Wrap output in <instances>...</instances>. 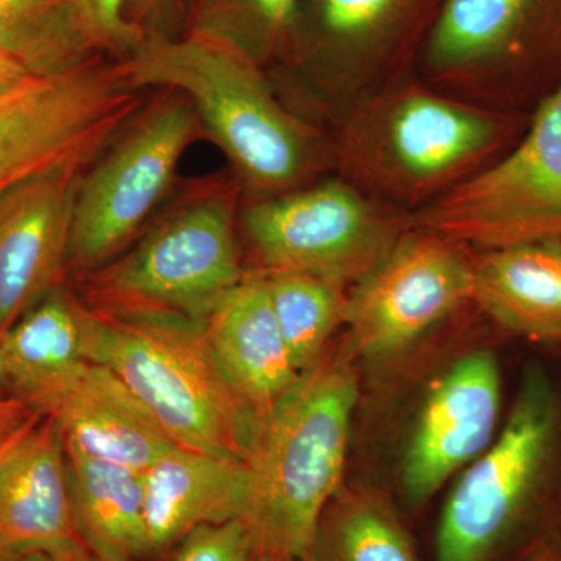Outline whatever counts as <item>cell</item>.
I'll return each instance as SVG.
<instances>
[{
  "instance_id": "cell-1",
  "label": "cell",
  "mask_w": 561,
  "mask_h": 561,
  "mask_svg": "<svg viewBox=\"0 0 561 561\" xmlns=\"http://www.w3.org/2000/svg\"><path fill=\"white\" fill-rule=\"evenodd\" d=\"M530 117L461 101L409 76L334 122L332 168L375 201L413 214L504 157Z\"/></svg>"
},
{
  "instance_id": "cell-2",
  "label": "cell",
  "mask_w": 561,
  "mask_h": 561,
  "mask_svg": "<svg viewBox=\"0 0 561 561\" xmlns=\"http://www.w3.org/2000/svg\"><path fill=\"white\" fill-rule=\"evenodd\" d=\"M348 353H324L262 420L242 519L254 556L305 561L324 508L341 490L359 397Z\"/></svg>"
},
{
  "instance_id": "cell-3",
  "label": "cell",
  "mask_w": 561,
  "mask_h": 561,
  "mask_svg": "<svg viewBox=\"0 0 561 561\" xmlns=\"http://www.w3.org/2000/svg\"><path fill=\"white\" fill-rule=\"evenodd\" d=\"M133 87L186 92L213 138L254 190L294 191L321 164H331L330 142L280 105L256 62L234 41L216 32L184 39L154 38L121 66Z\"/></svg>"
},
{
  "instance_id": "cell-4",
  "label": "cell",
  "mask_w": 561,
  "mask_h": 561,
  "mask_svg": "<svg viewBox=\"0 0 561 561\" xmlns=\"http://www.w3.org/2000/svg\"><path fill=\"white\" fill-rule=\"evenodd\" d=\"M88 360L113 371L180 446L249 463L261 430L217 360L203 320L87 308Z\"/></svg>"
},
{
  "instance_id": "cell-5",
  "label": "cell",
  "mask_w": 561,
  "mask_h": 561,
  "mask_svg": "<svg viewBox=\"0 0 561 561\" xmlns=\"http://www.w3.org/2000/svg\"><path fill=\"white\" fill-rule=\"evenodd\" d=\"M419 70L453 98L531 114L561 84V0H442Z\"/></svg>"
},
{
  "instance_id": "cell-6",
  "label": "cell",
  "mask_w": 561,
  "mask_h": 561,
  "mask_svg": "<svg viewBox=\"0 0 561 561\" xmlns=\"http://www.w3.org/2000/svg\"><path fill=\"white\" fill-rule=\"evenodd\" d=\"M559 437V402L540 371L526 375L505 426L463 470L437 534L438 561H486L529 518Z\"/></svg>"
},
{
  "instance_id": "cell-7",
  "label": "cell",
  "mask_w": 561,
  "mask_h": 561,
  "mask_svg": "<svg viewBox=\"0 0 561 561\" xmlns=\"http://www.w3.org/2000/svg\"><path fill=\"white\" fill-rule=\"evenodd\" d=\"M267 273L302 272L353 286L412 230L411 214L375 201L342 176L273 195L243 214Z\"/></svg>"
},
{
  "instance_id": "cell-8",
  "label": "cell",
  "mask_w": 561,
  "mask_h": 561,
  "mask_svg": "<svg viewBox=\"0 0 561 561\" xmlns=\"http://www.w3.org/2000/svg\"><path fill=\"white\" fill-rule=\"evenodd\" d=\"M411 224L478 250L561 239V84L504 157L415 210Z\"/></svg>"
},
{
  "instance_id": "cell-9",
  "label": "cell",
  "mask_w": 561,
  "mask_h": 561,
  "mask_svg": "<svg viewBox=\"0 0 561 561\" xmlns=\"http://www.w3.org/2000/svg\"><path fill=\"white\" fill-rule=\"evenodd\" d=\"M139 105V88L121 66L91 61L3 92L0 194L41 173L87 168Z\"/></svg>"
},
{
  "instance_id": "cell-10",
  "label": "cell",
  "mask_w": 561,
  "mask_h": 561,
  "mask_svg": "<svg viewBox=\"0 0 561 561\" xmlns=\"http://www.w3.org/2000/svg\"><path fill=\"white\" fill-rule=\"evenodd\" d=\"M232 209L230 198L216 197L180 210L127 257L95 276V311L205 320L243 279Z\"/></svg>"
},
{
  "instance_id": "cell-11",
  "label": "cell",
  "mask_w": 561,
  "mask_h": 561,
  "mask_svg": "<svg viewBox=\"0 0 561 561\" xmlns=\"http://www.w3.org/2000/svg\"><path fill=\"white\" fill-rule=\"evenodd\" d=\"M463 243L413 228L346 291L351 353L379 360L411 348L472 302V254Z\"/></svg>"
},
{
  "instance_id": "cell-12",
  "label": "cell",
  "mask_w": 561,
  "mask_h": 561,
  "mask_svg": "<svg viewBox=\"0 0 561 561\" xmlns=\"http://www.w3.org/2000/svg\"><path fill=\"white\" fill-rule=\"evenodd\" d=\"M192 111L191 103H165L131 128L81 181L70 232V267H98L149 216L190 144Z\"/></svg>"
},
{
  "instance_id": "cell-13",
  "label": "cell",
  "mask_w": 561,
  "mask_h": 561,
  "mask_svg": "<svg viewBox=\"0 0 561 561\" xmlns=\"http://www.w3.org/2000/svg\"><path fill=\"white\" fill-rule=\"evenodd\" d=\"M442 0H317L321 103L339 121L412 76Z\"/></svg>"
},
{
  "instance_id": "cell-14",
  "label": "cell",
  "mask_w": 561,
  "mask_h": 561,
  "mask_svg": "<svg viewBox=\"0 0 561 561\" xmlns=\"http://www.w3.org/2000/svg\"><path fill=\"white\" fill-rule=\"evenodd\" d=\"M501 391L500 365L486 350L461 357L434 382L402 461V491L411 504L430 500L493 443Z\"/></svg>"
},
{
  "instance_id": "cell-15",
  "label": "cell",
  "mask_w": 561,
  "mask_h": 561,
  "mask_svg": "<svg viewBox=\"0 0 561 561\" xmlns=\"http://www.w3.org/2000/svg\"><path fill=\"white\" fill-rule=\"evenodd\" d=\"M81 171L41 173L0 194V335L60 287Z\"/></svg>"
},
{
  "instance_id": "cell-16",
  "label": "cell",
  "mask_w": 561,
  "mask_h": 561,
  "mask_svg": "<svg viewBox=\"0 0 561 561\" xmlns=\"http://www.w3.org/2000/svg\"><path fill=\"white\" fill-rule=\"evenodd\" d=\"M84 548L70 504L65 448L54 416H43L0 467V549L62 552Z\"/></svg>"
},
{
  "instance_id": "cell-17",
  "label": "cell",
  "mask_w": 561,
  "mask_h": 561,
  "mask_svg": "<svg viewBox=\"0 0 561 561\" xmlns=\"http://www.w3.org/2000/svg\"><path fill=\"white\" fill-rule=\"evenodd\" d=\"M147 556L171 549L187 531L243 519L249 508V463L176 446L142 471Z\"/></svg>"
},
{
  "instance_id": "cell-18",
  "label": "cell",
  "mask_w": 561,
  "mask_h": 561,
  "mask_svg": "<svg viewBox=\"0 0 561 561\" xmlns=\"http://www.w3.org/2000/svg\"><path fill=\"white\" fill-rule=\"evenodd\" d=\"M51 416L68 456L139 472L180 446L113 371L92 362Z\"/></svg>"
},
{
  "instance_id": "cell-19",
  "label": "cell",
  "mask_w": 561,
  "mask_h": 561,
  "mask_svg": "<svg viewBox=\"0 0 561 561\" xmlns=\"http://www.w3.org/2000/svg\"><path fill=\"white\" fill-rule=\"evenodd\" d=\"M203 323L225 375L262 423L301 375L280 334L267 276H243Z\"/></svg>"
},
{
  "instance_id": "cell-20",
  "label": "cell",
  "mask_w": 561,
  "mask_h": 561,
  "mask_svg": "<svg viewBox=\"0 0 561 561\" xmlns=\"http://www.w3.org/2000/svg\"><path fill=\"white\" fill-rule=\"evenodd\" d=\"M87 306L55 289L0 335L7 391L33 412L51 416L88 365Z\"/></svg>"
},
{
  "instance_id": "cell-21",
  "label": "cell",
  "mask_w": 561,
  "mask_h": 561,
  "mask_svg": "<svg viewBox=\"0 0 561 561\" xmlns=\"http://www.w3.org/2000/svg\"><path fill=\"white\" fill-rule=\"evenodd\" d=\"M472 302L502 330L561 343V239L472 254Z\"/></svg>"
},
{
  "instance_id": "cell-22",
  "label": "cell",
  "mask_w": 561,
  "mask_h": 561,
  "mask_svg": "<svg viewBox=\"0 0 561 561\" xmlns=\"http://www.w3.org/2000/svg\"><path fill=\"white\" fill-rule=\"evenodd\" d=\"M65 456L73 523L84 548L99 561L147 559L142 472Z\"/></svg>"
},
{
  "instance_id": "cell-23",
  "label": "cell",
  "mask_w": 561,
  "mask_h": 561,
  "mask_svg": "<svg viewBox=\"0 0 561 561\" xmlns=\"http://www.w3.org/2000/svg\"><path fill=\"white\" fill-rule=\"evenodd\" d=\"M305 561H419L397 512L378 491L335 493L321 515Z\"/></svg>"
},
{
  "instance_id": "cell-24",
  "label": "cell",
  "mask_w": 561,
  "mask_h": 561,
  "mask_svg": "<svg viewBox=\"0 0 561 561\" xmlns=\"http://www.w3.org/2000/svg\"><path fill=\"white\" fill-rule=\"evenodd\" d=\"M91 46L76 0H0V54L33 72L49 76L79 66Z\"/></svg>"
},
{
  "instance_id": "cell-25",
  "label": "cell",
  "mask_w": 561,
  "mask_h": 561,
  "mask_svg": "<svg viewBox=\"0 0 561 561\" xmlns=\"http://www.w3.org/2000/svg\"><path fill=\"white\" fill-rule=\"evenodd\" d=\"M280 334L300 373L313 367L343 324L346 286L302 272L265 273Z\"/></svg>"
},
{
  "instance_id": "cell-26",
  "label": "cell",
  "mask_w": 561,
  "mask_h": 561,
  "mask_svg": "<svg viewBox=\"0 0 561 561\" xmlns=\"http://www.w3.org/2000/svg\"><path fill=\"white\" fill-rule=\"evenodd\" d=\"M173 546L168 561H253L256 557L242 519L202 524Z\"/></svg>"
},
{
  "instance_id": "cell-27",
  "label": "cell",
  "mask_w": 561,
  "mask_h": 561,
  "mask_svg": "<svg viewBox=\"0 0 561 561\" xmlns=\"http://www.w3.org/2000/svg\"><path fill=\"white\" fill-rule=\"evenodd\" d=\"M128 2L130 0H76L81 24L95 46L125 49L138 41V31L125 20Z\"/></svg>"
},
{
  "instance_id": "cell-28",
  "label": "cell",
  "mask_w": 561,
  "mask_h": 561,
  "mask_svg": "<svg viewBox=\"0 0 561 561\" xmlns=\"http://www.w3.org/2000/svg\"><path fill=\"white\" fill-rule=\"evenodd\" d=\"M262 21L273 28L283 31L290 25L300 0H250Z\"/></svg>"
},
{
  "instance_id": "cell-29",
  "label": "cell",
  "mask_w": 561,
  "mask_h": 561,
  "mask_svg": "<svg viewBox=\"0 0 561 561\" xmlns=\"http://www.w3.org/2000/svg\"><path fill=\"white\" fill-rule=\"evenodd\" d=\"M39 413L33 412L27 404L11 394L0 397V438L20 430L27 421ZM43 416V415H41Z\"/></svg>"
},
{
  "instance_id": "cell-30",
  "label": "cell",
  "mask_w": 561,
  "mask_h": 561,
  "mask_svg": "<svg viewBox=\"0 0 561 561\" xmlns=\"http://www.w3.org/2000/svg\"><path fill=\"white\" fill-rule=\"evenodd\" d=\"M36 76L39 73L33 72L24 62L9 57V55L0 54V94L20 87L24 81Z\"/></svg>"
},
{
  "instance_id": "cell-31",
  "label": "cell",
  "mask_w": 561,
  "mask_h": 561,
  "mask_svg": "<svg viewBox=\"0 0 561 561\" xmlns=\"http://www.w3.org/2000/svg\"><path fill=\"white\" fill-rule=\"evenodd\" d=\"M518 561H561V530L542 535Z\"/></svg>"
},
{
  "instance_id": "cell-32",
  "label": "cell",
  "mask_w": 561,
  "mask_h": 561,
  "mask_svg": "<svg viewBox=\"0 0 561 561\" xmlns=\"http://www.w3.org/2000/svg\"><path fill=\"white\" fill-rule=\"evenodd\" d=\"M21 561H99L87 548L70 549L62 552H28Z\"/></svg>"
},
{
  "instance_id": "cell-33",
  "label": "cell",
  "mask_w": 561,
  "mask_h": 561,
  "mask_svg": "<svg viewBox=\"0 0 561 561\" xmlns=\"http://www.w3.org/2000/svg\"><path fill=\"white\" fill-rule=\"evenodd\" d=\"M41 419H43L41 415L33 416V419L27 421L20 430L11 432L7 437L0 438V467L5 463V460L9 459L11 454L16 451L18 446L27 437L28 432L39 423Z\"/></svg>"
},
{
  "instance_id": "cell-34",
  "label": "cell",
  "mask_w": 561,
  "mask_h": 561,
  "mask_svg": "<svg viewBox=\"0 0 561 561\" xmlns=\"http://www.w3.org/2000/svg\"><path fill=\"white\" fill-rule=\"evenodd\" d=\"M21 559L22 556H20V553L5 551V549H0V561H21Z\"/></svg>"
},
{
  "instance_id": "cell-35",
  "label": "cell",
  "mask_w": 561,
  "mask_h": 561,
  "mask_svg": "<svg viewBox=\"0 0 561 561\" xmlns=\"http://www.w3.org/2000/svg\"><path fill=\"white\" fill-rule=\"evenodd\" d=\"M9 394L7 391L5 373H3L2 354H0V397Z\"/></svg>"
},
{
  "instance_id": "cell-36",
  "label": "cell",
  "mask_w": 561,
  "mask_h": 561,
  "mask_svg": "<svg viewBox=\"0 0 561 561\" xmlns=\"http://www.w3.org/2000/svg\"><path fill=\"white\" fill-rule=\"evenodd\" d=\"M253 561H273L271 559H267V557H260V556H256L254 557V560Z\"/></svg>"
}]
</instances>
